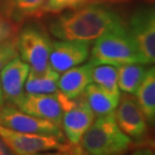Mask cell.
<instances>
[{
  "label": "cell",
  "mask_w": 155,
  "mask_h": 155,
  "mask_svg": "<svg viewBox=\"0 0 155 155\" xmlns=\"http://www.w3.org/2000/svg\"><path fill=\"white\" fill-rule=\"evenodd\" d=\"M122 24V18L116 11L92 2L56 17L49 25V31L61 40L90 43Z\"/></svg>",
  "instance_id": "6da1fadb"
},
{
  "label": "cell",
  "mask_w": 155,
  "mask_h": 155,
  "mask_svg": "<svg viewBox=\"0 0 155 155\" xmlns=\"http://www.w3.org/2000/svg\"><path fill=\"white\" fill-rule=\"evenodd\" d=\"M89 62L93 65L108 64L115 67L145 64L136 41L125 24L117 26L95 40Z\"/></svg>",
  "instance_id": "7a4b0ae2"
},
{
  "label": "cell",
  "mask_w": 155,
  "mask_h": 155,
  "mask_svg": "<svg viewBox=\"0 0 155 155\" xmlns=\"http://www.w3.org/2000/svg\"><path fill=\"white\" fill-rule=\"evenodd\" d=\"M80 143L89 155H122L133 146L132 139L118 126L114 112L98 116Z\"/></svg>",
  "instance_id": "3957f363"
},
{
  "label": "cell",
  "mask_w": 155,
  "mask_h": 155,
  "mask_svg": "<svg viewBox=\"0 0 155 155\" xmlns=\"http://www.w3.org/2000/svg\"><path fill=\"white\" fill-rule=\"evenodd\" d=\"M56 93L63 110L61 128L65 137L70 144H79L82 136L93 123L95 115L83 95L70 99L59 91Z\"/></svg>",
  "instance_id": "277c9868"
},
{
  "label": "cell",
  "mask_w": 155,
  "mask_h": 155,
  "mask_svg": "<svg viewBox=\"0 0 155 155\" xmlns=\"http://www.w3.org/2000/svg\"><path fill=\"white\" fill-rule=\"evenodd\" d=\"M51 47L47 33L38 28L26 27L17 36L18 53L31 70L42 71L49 66Z\"/></svg>",
  "instance_id": "5b68a950"
},
{
  "label": "cell",
  "mask_w": 155,
  "mask_h": 155,
  "mask_svg": "<svg viewBox=\"0 0 155 155\" xmlns=\"http://www.w3.org/2000/svg\"><path fill=\"white\" fill-rule=\"evenodd\" d=\"M0 137L16 155H30L49 150H67L70 143L50 135L25 133L8 129L0 125Z\"/></svg>",
  "instance_id": "8992f818"
},
{
  "label": "cell",
  "mask_w": 155,
  "mask_h": 155,
  "mask_svg": "<svg viewBox=\"0 0 155 155\" xmlns=\"http://www.w3.org/2000/svg\"><path fill=\"white\" fill-rule=\"evenodd\" d=\"M0 125L19 132L50 135L64 139L61 128L57 125L29 115L11 104L0 106Z\"/></svg>",
  "instance_id": "52a82bcc"
},
{
  "label": "cell",
  "mask_w": 155,
  "mask_h": 155,
  "mask_svg": "<svg viewBox=\"0 0 155 155\" xmlns=\"http://www.w3.org/2000/svg\"><path fill=\"white\" fill-rule=\"evenodd\" d=\"M128 28L145 64H155V5L136 9L131 15Z\"/></svg>",
  "instance_id": "ba28073f"
},
{
  "label": "cell",
  "mask_w": 155,
  "mask_h": 155,
  "mask_svg": "<svg viewBox=\"0 0 155 155\" xmlns=\"http://www.w3.org/2000/svg\"><path fill=\"white\" fill-rule=\"evenodd\" d=\"M118 126L131 139L144 142L148 136V123L133 94L120 95L119 103L114 111Z\"/></svg>",
  "instance_id": "9c48e42d"
},
{
  "label": "cell",
  "mask_w": 155,
  "mask_h": 155,
  "mask_svg": "<svg viewBox=\"0 0 155 155\" xmlns=\"http://www.w3.org/2000/svg\"><path fill=\"white\" fill-rule=\"evenodd\" d=\"M56 92L51 94L24 93L16 106L25 113L48 120L61 128L63 110Z\"/></svg>",
  "instance_id": "30bf717a"
},
{
  "label": "cell",
  "mask_w": 155,
  "mask_h": 155,
  "mask_svg": "<svg viewBox=\"0 0 155 155\" xmlns=\"http://www.w3.org/2000/svg\"><path fill=\"white\" fill-rule=\"evenodd\" d=\"M89 43L83 41L60 40L52 42L49 65L58 73L78 66L89 58Z\"/></svg>",
  "instance_id": "8fae6325"
},
{
  "label": "cell",
  "mask_w": 155,
  "mask_h": 155,
  "mask_svg": "<svg viewBox=\"0 0 155 155\" xmlns=\"http://www.w3.org/2000/svg\"><path fill=\"white\" fill-rule=\"evenodd\" d=\"M29 69V65L16 56L0 71V85L3 97L9 104L16 106L24 95V85Z\"/></svg>",
  "instance_id": "7c38bea8"
},
{
  "label": "cell",
  "mask_w": 155,
  "mask_h": 155,
  "mask_svg": "<svg viewBox=\"0 0 155 155\" xmlns=\"http://www.w3.org/2000/svg\"><path fill=\"white\" fill-rule=\"evenodd\" d=\"M93 66L91 62H88L64 71L58 78V91L70 99L82 95L85 88L92 83Z\"/></svg>",
  "instance_id": "4fadbf2b"
},
{
  "label": "cell",
  "mask_w": 155,
  "mask_h": 155,
  "mask_svg": "<svg viewBox=\"0 0 155 155\" xmlns=\"http://www.w3.org/2000/svg\"><path fill=\"white\" fill-rule=\"evenodd\" d=\"M82 95L97 117L114 112L120 99V95L112 94L95 83L89 84Z\"/></svg>",
  "instance_id": "5bb4252c"
},
{
  "label": "cell",
  "mask_w": 155,
  "mask_h": 155,
  "mask_svg": "<svg viewBox=\"0 0 155 155\" xmlns=\"http://www.w3.org/2000/svg\"><path fill=\"white\" fill-rule=\"evenodd\" d=\"M135 95L147 123L155 127V66L147 69Z\"/></svg>",
  "instance_id": "9a60e30c"
},
{
  "label": "cell",
  "mask_w": 155,
  "mask_h": 155,
  "mask_svg": "<svg viewBox=\"0 0 155 155\" xmlns=\"http://www.w3.org/2000/svg\"><path fill=\"white\" fill-rule=\"evenodd\" d=\"M59 73L49 66L42 71H34L29 69L24 90L31 94H51L58 91Z\"/></svg>",
  "instance_id": "2e32d148"
},
{
  "label": "cell",
  "mask_w": 155,
  "mask_h": 155,
  "mask_svg": "<svg viewBox=\"0 0 155 155\" xmlns=\"http://www.w3.org/2000/svg\"><path fill=\"white\" fill-rule=\"evenodd\" d=\"M46 0H6L3 3V15L15 23L27 18L39 17Z\"/></svg>",
  "instance_id": "e0dca14e"
},
{
  "label": "cell",
  "mask_w": 155,
  "mask_h": 155,
  "mask_svg": "<svg viewBox=\"0 0 155 155\" xmlns=\"http://www.w3.org/2000/svg\"><path fill=\"white\" fill-rule=\"evenodd\" d=\"M144 64H125L117 67L118 87L124 93L135 94L147 72Z\"/></svg>",
  "instance_id": "ac0fdd59"
},
{
  "label": "cell",
  "mask_w": 155,
  "mask_h": 155,
  "mask_svg": "<svg viewBox=\"0 0 155 155\" xmlns=\"http://www.w3.org/2000/svg\"><path fill=\"white\" fill-rule=\"evenodd\" d=\"M92 82L115 95H121L118 87L117 67L108 64L94 65L92 68Z\"/></svg>",
  "instance_id": "d6986e66"
},
{
  "label": "cell",
  "mask_w": 155,
  "mask_h": 155,
  "mask_svg": "<svg viewBox=\"0 0 155 155\" xmlns=\"http://www.w3.org/2000/svg\"><path fill=\"white\" fill-rule=\"evenodd\" d=\"M88 3H90V0H46L42 8V14H58L66 10H74Z\"/></svg>",
  "instance_id": "ffe728a7"
},
{
  "label": "cell",
  "mask_w": 155,
  "mask_h": 155,
  "mask_svg": "<svg viewBox=\"0 0 155 155\" xmlns=\"http://www.w3.org/2000/svg\"><path fill=\"white\" fill-rule=\"evenodd\" d=\"M18 55L17 36L0 43V71L2 68Z\"/></svg>",
  "instance_id": "44dd1931"
},
{
  "label": "cell",
  "mask_w": 155,
  "mask_h": 155,
  "mask_svg": "<svg viewBox=\"0 0 155 155\" xmlns=\"http://www.w3.org/2000/svg\"><path fill=\"white\" fill-rule=\"evenodd\" d=\"M17 30L18 28L15 22L10 20L5 15L0 14V43L15 37Z\"/></svg>",
  "instance_id": "7402d4cb"
},
{
  "label": "cell",
  "mask_w": 155,
  "mask_h": 155,
  "mask_svg": "<svg viewBox=\"0 0 155 155\" xmlns=\"http://www.w3.org/2000/svg\"><path fill=\"white\" fill-rule=\"evenodd\" d=\"M131 155H155V151L148 145H138Z\"/></svg>",
  "instance_id": "603a6c76"
},
{
  "label": "cell",
  "mask_w": 155,
  "mask_h": 155,
  "mask_svg": "<svg viewBox=\"0 0 155 155\" xmlns=\"http://www.w3.org/2000/svg\"><path fill=\"white\" fill-rule=\"evenodd\" d=\"M0 155H16L1 137H0Z\"/></svg>",
  "instance_id": "cb8c5ba5"
},
{
  "label": "cell",
  "mask_w": 155,
  "mask_h": 155,
  "mask_svg": "<svg viewBox=\"0 0 155 155\" xmlns=\"http://www.w3.org/2000/svg\"><path fill=\"white\" fill-rule=\"evenodd\" d=\"M68 152H69V155H89L86 151L82 148L81 145H79V144H76V145L71 144Z\"/></svg>",
  "instance_id": "d4e9b609"
},
{
  "label": "cell",
  "mask_w": 155,
  "mask_h": 155,
  "mask_svg": "<svg viewBox=\"0 0 155 155\" xmlns=\"http://www.w3.org/2000/svg\"><path fill=\"white\" fill-rule=\"evenodd\" d=\"M69 148L67 150H58L57 152H51V153H40V152H38V153H34V154H30V155H69V152H68Z\"/></svg>",
  "instance_id": "484cf974"
},
{
  "label": "cell",
  "mask_w": 155,
  "mask_h": 155,
  "mask_svg": "<svg viewBox=\"0 0 155 155\" xmlns=\"http://www.w3.org/2000/svg\"><path fill=\"white\" fill-rule=\"evenodd\" d=\"M138 145H148V146H150L155 151V139H152V140H145L144 142L139 143Z\"/></svg>",
  "instance_id": "4316f807"
},
{
  "label": "cell",
  "mask_w": 155,
  "mask_h": 155,
  "mask_svg": "<svg viewBox=\"0 0 155 155\" xmlns=\"http://www.w3.org/2000/svg\"><path fill=\"white\" fill-rule=\"evenodd\" d=\"M127 0H90V3H104V2H123Z\"/></svg>",
  "instance_id": "83f0119b"
},
{
  "label": "cell",
  "mask_w": 155,
  "mask_h": 155,
  "mask_svg": "<svg viewBox=\"0 0 155 155\" xmlns=\"http://www.w3.org/2000/svg\"><path fill=\"white\" fill-rule=\"evenodd\" d=\"M4 103V97H3V93L1 90V85H0V106H2Z\"/></svg>",
  "instance_id": "f1b7e54d"
},
{
  "label": "cell",
  "mask_w": 155,
  "mask_h": 155,
  "mask_svg": "<svg viewBox=\"0 0 155 155\" xmlns=\"http://www.w3.org/2000/svg\"><path fill=\"white\" fill-rule=\"evenodd\" d=\"M147 2H151V3H155V0H145Z\"/></svg>",
  "instance_id": "f546056e"
},
{
  "label": "cell",
  "mask_w": 155,
  "mask_h": 155,
  "mask_svg": "<svg viewBox=\"0 0 155 155\" xmlns=\"http://www.w3.org/2000/svg\"><path fill=\"white\" fill-rule=\"evenodd\" d=\"M4 1H6V0H0V2H4Z\"/></svg>",
  "instance_id": "4dcf8cb0"
}]
</instances>
